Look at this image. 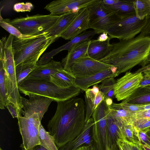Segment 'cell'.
Instances as JSON below:
<instances>
[{
	"instance_id": "obj_1",
	"label": "cell",
	"mask_w": 150,
	"mask_h": 150,
	"mask_svg": "<svg viewBox=\"0 0 150 150\" xmlns=\"http://www.w3.org/2000/svg\"><path fill=\"white\" fill-rule=\"evenodd\" d=\"M56 110L47 128L59 149L76 138L85 126V105L81 98L57 102Z\"/></svg>"
},
{
	"instance_id": "obj_2",
	"label": "cell",
	"mask_w": 150,
	"mask_h": 150,
	"mask_svg": "<svg viewBox=\"0 0 150 150\" xmlns=\"http://www.w3.org/2000/svg\"><path fill=\"white\" fill-rule=\"evenodd\" d=\"M108 54L99 60L117 69L118 76L140 65L143 67L150 58V35H138L132 39L111 44Z\"/></svg>"
},
{
	"instance_id": "obj_3",
	"label": "cell",
	"mask_w": 150,
	"mask_h": 150,
	"mask_svg": "<svg viewBox=\"0 0 150 150\" xmlns=\"http://www.w3.org/2000/svg\"><path fill=\"white\" fill-rule=\"evenodd\" d=\"M45 33L26 39L14 36L12 47L15 67L20 64H36L49 46L58 39L48 37Z\"/></svg>"
},
{
	"instance_id": "obj_4",
	"label": "cell",
	"mask_w": 150,
	"mask_h": 150,
	"mask_svg": "<svg viewBox=\"0 0 150 150\" xmlns=\"http://www.w3.org/2000/svg\"><path fill=\"white\" fill-rule=\"evenodd\" d=\"M19 91L25 96L29 94L41 95L56 102L64 101L79 95L81 89L73 86L67 88L58 86L50 81H39L25 79L18 85Z\"/></svg>"
},
{
	"instance_id": "obj_5",
	"label": "cell",
	"mask_w": 150,
	"mask_h": 150,
	"mask_svg": "<svg viewBox=\"0 0 150 150\" xmlns=\"http://www.w3.org/2000/svg\"><path fill=\"white\" fill-rule=\"evenodd\" d=\"M0 62L2 64L4 71L8 101L15 105L21 112L23 109L21 96L17 83L12 43L8 42L4 44L0 54Z\"/></svg>"
},
{
	"instance_id": "obj_6",
	"label": "cell",
	"mask_w": 150,
	"mask_h": 150,
	"mask_svg": "<svg viewBox=\"0 0 150 150\" xmlns=\"http://www.w3.org/2000/svg\"><path fill=\"white\" fill-rule=\"evenodd\" d=\"M59 16L37 14L12 20L4 19L17 28L23 34L36 36L46 33L55 23Z\"/></svg>"
},
{
	"instance_id": "obj_7",
	"label": "cell",
	"mask_w": 150,
	"mask_h": 150,
	"mask_svg": "<svg viewBox=\"0 0 150 150\" xmlns=\"http://www.w3.org/2000/svg\"><path fill=\"white\" fill-rule=\"evenodd\" d=\"M87 8L89 12V28L93 29L97 34L107 32L121 17L106 7L101 0H96Z\"/></svg>"
},
{
	"instance_id": "obj_8",
	"label": "cell",
	"mask_w": 150,
	"mask_h": 150,
	"mask_svg": "<svg viewBox=\"0 0 150 150\" xmlns=\"http://www.w3.org/2000/svg\"><path fill=\"white\" fill-rule=\"evenodd\" d=\"M108 112V106L103 100L92 116L94 122L92 136L96 150H112L106 126V115Z\"/></svg>"
},
{
	"instance_id": "obj_9",
	"label": "cell",
	"mask_w": 150,
	"mask_h": 150,
	"mask_svg": "<svg viewBox=\"0 0 150 150\" xmlns=\"http://www.w3.org/2000/svg\"><path fill=\"white\" fill-rule=\"evenodd\" d=\"M147 16L144 19L137 18L135 13L122 16L107 31L110 39L120 40L132 39L140 33L146 25Z\"/></svg>"
},
{
	"instance_id": "obj_10",
	"label": "cell",
	"mask_w": 150,
	"mask_h": 150,
	"mask_svg": "<svg viewBox=\"0 0 150 150\" xmlns=\"http://www.w3.org/2000/svg\"><path fill=\"white\" fill-rule=\"evenodd\" d=\"M17 119L19 129L22 139L21 145L22 150H28L40 144L39 128L41 120L39 115L35 114L25 117L21 115Z\"/></svg>"
},
{
	"instance_id": "obj_11",
	"label": "cell",
	"mask_w": 150,
	"mask_h": 150,
	"mask_svg": "<svg viewBox=\"0 0 150 150\" xmlns=\"http://www.w3.org/2000/svg\"><path fill=\"white\" fill-rule=\"evenodd\" d=\"M142 73L127 71L116 80L114 89V96L118 101L124 100L139 88L142 79Z\"/></svg>"
},
{
	"instance_id": "obj_12",
	"label": "cell",
	"mask_w": 150,
	"mask_h": 150,
	"mask_svg": "<svg viewBox=\"0 0 150 150\" xmlns=\"http://www.w3.org/2000/svg\"><path fill=\"white\" fill-rule=\"evenodd\" d=\"M112 67L87 56L74 62L71 66L70 71L76 78H85Z\"/></svg>"
},
{
	"instance_id": "obj_13",
	"label": "cell",
	"mask_w": 150,
	"mask_h": 150,
	"mask_svg": "<svg viewBox=\"0 0 150 150\" xmlns=\"http://www.w3.org/2000/svg\"><path fill=\"white\" fill-rule=\"evenodd\" d=\"M29 99L21 96L23 110L21 111L23 116L28 117L33 114L38 115L41 120L47 112L53 100L48 97L38 95L29 94Z\"/></svg>"
},
{
	"instance_id": "obj_14",
	"label": "cell",
	"mask_w": 150,
	"mask_h": 150,
	"mask_svg": "<svg viewBox=\"0 0 150 150\" xmlns=\"http://www.w3.org/2000/svg\"><path fill=\"white\" fill-rule=\"evenodd\" d=\"M96 0H57L47 4L44 8L50 14L60 16L69 12H78L82 8L88 6Z\"/></svg>"
},
{
	"instance_id": "obj_15",
	"label": "cell",
	"mask_w": 150,
	"mask_h": 150,
	"mask_svg": "<svg viewBox=\"0 0 150 150\" xmlns=\"http://www.w3.org/2000/svg\"><path fill=\"white\" fill-rule=\"evenodd\" d=\"M89 12L87 7L82 8L78 12L75 19L68 28L60 35V37L71 40L89 29Z\"/></svg>"
},
{
	"instance_id": "obj_16",
	"label": "cell",
	"mask_w": 150,
	"mask_h": 150,
	"mask_svg": "<svg viewBox=\"0 0 150 150\" xmlns=\"http://www.w3.org/2000/svg\"><path fill=\"white\" fill-rule=\"evenodd\" d=\"M96 34L94 30L84 31L64 45L53 49L50 52L45 53L37 62L36 65L40 66L48 64L54 55L64 50H67L68 52L78 44L86 40H91L93 36Z\"/></svg>"
},
{
	"instance_id": "obj_17",
	"label": "cell",
	"mask_w": 150,
	"mask_h": 150,
	"mask_svg": "<svg viewBox=\"0 0 150 150\" xmlns=\"http://www.w3.org/2000/svg\"><path fill=\"white\" fill-rule=\"evenodd\" d=\"M116 72L117 69L113 66L88 77L76 78L74 81V85L85 91L90 86L101 82L107 78L118 76Z\"/></svg>"
},
{
	"instance_id": "obj_18",
	"label": "cell",
	"mask_w": 150,
	"mask_h": 150,
	"mask_svg": "<svg viewBox=\"0 0 150 150\" xmlns=\"http://www.w3.org/2000/svg\"><path fill=\"white\" fill-rule=\"evenodd\" d=\"M94 122L92 117L85 123L80 134L74 139L59 148V150H76L84 145L93 143L92 130Z\"/></svg>"
},
{
	"instance_id": "obj_19",
	"label": "cell",
	"mask_w": 150,
	"mask_h": 150,
	"mask_svg": "<svg viewBox=\"0 0 150 150\" xmlns=\"http://www.w3.org/2000/svg\"><path fill=\"white\" fill-rule=\"evenodd\" d=\"M63 68L61 62L52 59L47 64L36 65L35 69L26 79L39 81H50L51 75L57 70Z\"/></svg>"
},
{
	"instance_id": "obj_20",
	"label": "cell",
	"mask_w": 150,
	"mask_h": 150,
	"mask_svg": "<svg viewBox=\"0 0 150 150\" xmlns=\"http://www.w3.org/2000/svg\"><path fill=\"white\" fill-rule=\"evenodd\" d=\"M91 40H86L78 44L68 52L61 62L65 70L71 73L70 67L72 64L79 59L88 56V50Z\"/></svg>"
},
{
	"instance_id": "obj_21",
	"label": "cell",
	"mask_w": 150,
	"mask_h": 150,
	"mask_svg": "<svg viewBox=\"0 0 150 150\" xmlns=\"http://www.w3.org/2000/svg\"><path fill=\"white\" fill-rule=\"evenodd\" d=\"M78 12H71L60 16L55 23L47 31L45 35L48 37L58 39L61 34L68 28L75 19Z\"/></svg>"
},
{
	"instance_id": "obj_22",
	"label": "cell",
	"mask_w": 150,
	"mask_h": 150,
	"mask_svg": "<svg viewBox=\"0 0 150 150\" xmlns=\"http://www.w3.org/2000/svg\"><path fill=\"white\" fill-rule=\"evenodd\" d=\"M108 107L110 114L120 126L133 124L135 122V113L125 110L120 103H113Z\"/></svg>"
},
{
	"instance_id": "obj_23",
	"label": "cell",
	"mask_w": 150,
	"mask_h": 150,
	"mask_svg": "<svg viewBox=\"0 0 150 150\" xmlns=\"http://www.w3.org/2000/svg\"><path fill=\"white\" fill-rule=\"evenodd\" d=\"M109 37L106 41L100 42L97 40H91L88 50V56L97 60L104 58L109 53L112 48Z\"/></svg>"
},
{
	"instance_id": "obj_24",
	"label": "cell",
	"mask_w": 150,
	"mask_h": 150,
	"mask_svg": "<svg viewBox=\"0 0 150 150\" xmlns=\"http://www.w3.org/2000/svg\"><path fill=\"white\" fill-rule=\"evenodd\" d=\"M101 1L106 7L115 12L120 16L135 13L133 1L124 0Z\"/></svg>"
},
{
	"instance_id": "obj_25",
	"label": "cell",
	"mask_w": 150,
	"mask_h": 150,
	"mask_svg": "<svg viewBox=\"0 0 150 150\" xmlns=\"http://www.w3.org/2000/svg\"><path fill=\"white\" fill-rule=\"evenodd\" d=\"M106 126L112 150H119L117 141L118 139H124L120 126L115 122L109 113L106 115Z\"/></svg>"
},
{
	"instance_id": "obj_26",
	"label": "cell",
	"mask_w": 150,
	"mask_h": 150,
	"mask_svg": "<svg viewBox=\"0 0 150 150\" xmlns=\"http://www.w3.org/2000/svg\"><path fill=\"white\" fill-rule=\"evenodd\" d=\"M75 79L71 73L63 68L57 70L51 75L50 81L58 86L67 88L74 86Z\"/></svg>"
},
{
	"instance_id": "obj_27",
	"label": "cell",
	"mask_w": 150,
	"mask_h": 150,
	"mask_svg": "<svg viewBox=\"0 0 150 150\" xmlns=\"http://www.w3.org/2000/svg\"><path fill=\"white\" fill-rule=\"evenodd\" d=\"M122 102L137 104L150 103V86L139 88L131 95Z\"/></svg>"
},
{
	"instance_id": "obj_28",
	"label": "cell",
	"mask_w": 150,
	"mask_h": 150,
	"mask_svg": "<svg viewBox=\"0 0 150 150\" xmlns=\"http://www.w3.org/2000/svg\"><path fill=\"white\" fill-rule=\"evenodd\" d=\"M124 139L128 143L140 144H142L138 131L133 124H128L120 126Z\"/></svg>"
},
{
	"instance_id": "obj_29",
	"label": "cell",
	"mask_w": 150,
	"mask_h": 150,
	"mask_svg": "<svg viewBox=\"0 0 150 150\" xmlns=\"http://www.w3.org/2000/svg\"><path fill=\"white\" fill-rule=\"evenodd\" d=\"M40 144L48 150H59L55 139L48 131H47L40 123L39 128Z\"/></svg>"
},
{
	"instance_id": "obj_30",
	"label": "cell",
	"mask_w": 150,
	"mask_h": 150,
	"mask_svg": "<svg viewBox=\"0 0 150 150\" xmlns=\"http://www.w3.org/2000/svg\"><path fill=\"white\" fill-rule=\"evenodd\" d=\"M137 17L144 19L150 15V0H136L133 1Z\"/></svg>"
},
{
	"instance_id": "obj_31",
	"label": "cell",
	"mask_w": 150,
	"mask_h": 150,
	"mask_svg": "<svg viewBox=\"0 0 150 150\" xmlns=\"http://www.w3.org/2000/svg\"><path fill=\"white\" fill-rule=\"evenodd\" d=\"M36 64H20L15 67V72L18 85L25 80L35 69Z\"/></svg>"
},
{
	"instance_id": "obj_32",
	"label": "cell",
	"mask_w": 150,
	"mask_h": 150,
	"mask_svg": "<svg viewBox=\"0 0 150 150\" xmlns=\"http://www.w3.org/2000/svg\"><path fill=\"white\" fill-rule=\"evenodd\" d=\"M8 103L4 71L2 64L0 62V108L4 109Z\"/></svg>"
},
{
	"instance_id": "obj_33",
	"label": "cell",
	"mask_w": 150,
	"mask_h": 150,
	"mask_svg": "<svg viewBox=\"0 0 150 150\" xmlns=\"http://www.w3.org/2000/svg\"><path fill=\"white\" fill-rule=\"evenodd\" d=\"M0 25L14 37L20 39H26L32 38L35 36L25 35L22 34L17 28L6 21L0 16Z\"/></svg>"
},
{
	"instance_id": "obj_34",
	"label": "cell",
	"mask_w": 150,
	"mask_h": 150,
	"mask_svg": "<svg viewBox=\"0 0 150 150\" xmlns=\"http://www.w3.org/2000/svg\"><path fill=\"white\" fill-rule=\"evenodd\" d=\"M116 81L114 77L107 78L101 82L98 86L99 91L102 93L105 97L106 94L110 90L114 89Z\"/></svg>"
},
{
	"instance_id": "obj_35",
	"label": "cell",
	"mask_w": 150,
	"mask_h": 150,
	"mask_svg": "<svg viewBox=\"0 0 150 150\" xmlns=\"http://www.w3.org/2000/svg\"><path fill=\"white\" fill-rule=\"evenodd\" d=\"M33 7V4L30 2H19L14 5L13 8L15 11L17 12H30Z\"/></svg>"
},
{
	"instance_id": "obj_36",
	"label": "cell",
	"mask_w": 150,
	"mask_h": 150,
	"mask_svg": "<svg viewBox=\"0 0 150 150\" xmlns=\"http://www.w3.org/2000/svg\"><path fill=\"white\" fill-rule=\"evenodd\" d=\"M120 104L123 108L132 112L136 113L143 111L142 104H130L122 102Z\"/></svg>"
},
{
	"instance_id": "obj_37",
	"label": "cell",
	"mask_w": 150,
	"mask_h": 150,
	"mask_svg": "<svg viewBox=\"0 0 150 150\" xmlns=\"http://www.w3.org/2000/svg\"><path fill=\"white\" fill-rule=\"evenodd\" d=\"M85 101L86 122L91 117L95 110L94 107L93 103L88 98H86L85 96Z\"/></svg>"
},
{
	"instance_id": "obj_38",
	"label": "cell",
	"mask_w": 150,
	"mask_h": 150,
	"mask_svg": "<svg viewBox=\"0 0 150 150\" xmlns=\"http://www.w3.org/2000/svg\"><path fill=\"white\" fill-rule=\"evenodd\" d=\"M133 124L137 130H148L150 127V119L138 120Z\"/></svg>"
},
{
	"instance_id": "obj_39",
	"label": "cell",
	"mask_w": 150,
	"mask_h": 150,
	"mask_svg": "<svg viewBox=\"0 0 150 150\" xmlns=\"http://www.w3.org/2000/svg\"><path fill=\"white\" fill-rule=\"evenodd\" d=\"M98 84L94 85L92 88H88L85 91V96L89 98L93 103L96 96L99 92Z\"/></svg>"
},
{
	"instance_id": "obj_40",
	"label": "cell",
	"mask_w": 150,
	"mask_h": 150,
	"mask_svg": "<svg viewBox=\"0 0 150 150\" xmlns=\"http://www.w3.org/2000/svg\"><path fill=\"white\" fill-rule=\"evenodd\" d=\"M137 131L142 143L150 146V137L146 133L148 130H137Z\"/></svg>"
},
{
	"instance_id": "obj_41",
	"label": "cell",
	"mask_w": 150,
	"mask_h": 150,
	"mask_svg": "<svg viewBox=\"0 0 150 150\" xmlns=\"http://www.w3.org/2000/svg\"><path fill=\"white\" fill-rule=\"evenodd\" d=\"M142 79L140 83V87L150 86V70L142 73Z\"/></svg>"
},
{
	"instance_id": "obj_42",
	"label": "cell",
	"mask_w": 150,
	"mask_h": 150,
	"mask_svg": "<svg viewBox=\"0 0 150 150\" xmlns=\"http://www.w3.org/2000/svg\"><path fill=\"white\" fill-rule=\"evenodd\" d=\"M13 118H17L21 115L20 111L13 104L9 103L6 107Z\"/></svg>"
},
{
	"instance_id": "obj_43",
	"label": "cell",
	"mask_w": 150,
	"mask_h": 150,
	"mask_svg": "<svg viewBox=\"0 0 150 150\" xmlns=\"http://www.w3.org/2000/svg\"><path fill=\"white\" fill-rule=\"evenodd\" d=\"M135 115L136 121L141 119H150V109L135 113Z\"/></svg>"
},
{
	"instance_id": "obj_44",
	"label": "cell",
	"mask_w": 150,
	"mask_h": 150,
	"mask_svg": "<svg viewBox=\"0 0 150 150\" xmlns=\"http://www.w3.org/2000/svg\"><path fill=\"white\" fill-rule=\"evenodd\" d=\"M139 35L142 36L150 35V15L147 16L146 23L141 32Z\"/></svg>"
},
{
	"instance_id": "obj_45",
	"label": "cell",
	"mask_w": 150,
	"mask_h": 150,
	"mask_svg": "<svg viewBox=\"0 0 150 150\" xmlns=\"http://www.w3.org/2000/svg\"><path fill=\"white\" fill-rule=\"evenodd\" d=\"M117 144L120 146L123 150H132L130 144L124 139H118Z\"/></svg>"
},
{
	"instance_id": "obj_46",
	"label": "cell",
	"mask_w": 150,
	"mask_h": 150,
	"mask_svg": "<svg viewBox=\"0 0 150 150\" xmlns=\"http://www.w3.org/2000/svg\"><path fill=\"white\" fill-rule=\"evenodd\" d=\"M105 96L104 94L101 92L99 91L98 93L95 98L94 102V107L95 110L98 106L99 104L104 100H105Z\"/></svg>"
},
{
	"instance_id": "obj_47",
	"label": "cell",
	"mask_w": 150,
	"mask_h": 150,
	"mask_svg": "<svg viewBox=\"0 0 150 150\" xmlns=\"http://www.w3.org/2000/svg\"><path fill=\"white\" fill-rule=\"evenodd\" d=\"M76 150H96L93 143L89 145L82 146Z\"/></svg>"
},
{
	"instance_id": "obj_48",
	"label": "cell",
	"mask_w": 150,
	"mask_h": 150,
	"mask_svg": "<svg viewBox=\"0 0 150 150\" xmlns=\"http://www.w3.org/2000/svg\"><path fill=\"white\" fill-rule=\"evenodd\" d=\"M107 32H104L99 36L97 39L100 42H104L106 41L109 38Z\"/></svg>"
},
{
	"instance_id": "obj_49",
	"label": "cell",
	"mask_w": 150,
	"mask_h": 150,
	"mask_svg": "<svg viewBox=\"0 0 150 150\" xmlns=\"http://www.w3.org/2000/svg\"><path fill=\"white\" fill-rule=\"evenodd\" d=\"M150 70V62L144 66L142 67L135 71L136 73H142L147 71Z\"/></svg>"
},
{
	"instance_id": "obj_50",
	"label": "cell",
	"mask_w": 150,
	"mask_h": 150,
	"mask_svg": "<svg viewBox=\"0 0 150 150\" xmlns=\"http://www.w3.org/2000/svg\"><path fill=\"white\" fill-rule=\"evenodd\" d=\"M28 150H48L40 144L36 145Z\"/></svg>"
},
{
	"instance_id": "obj_51",
	"label": "cell",
	"mask_w": 150,
	"mask_h": 150,
	"mask_svg": "<svg viewBox=\"0 0 150 150\" xmlns=\"http://www.w3.org/2000/svg\"><path fill=\"white\" fill-rule=\"evenodd\" d=\"M129 143L131 144L132 150H142L140 147V144Z\"/></svg>"
},
{
	"instance_id": "obj_52",
	"label": "cell",
	"mask_w": 150,
	"mask_h": 150,
	"mask_svg": "<svg viewBox=\"0 0 150 150\" xmlns=\"http://www.w3.org/2000/svg\"><path fill=\"white\" fill-rule=\"evenodd\" d=\"M114 96V89L110 91L106 95L105 98H110L112 99Z\"/></svg>"
},
{
	"instance_id": "obj_53",
	"label": "cell",
	"mask_w": 150,
	"mask_h": 150,
	"mask_svg": "<svg viewBox=\"0 0 150 150\" xmlns=\"http://www.w3.org/2000/svg\"><path fill=\"white\" fill-rule=\"evenodd\" d=\"M105 100L108 106L111 105L113 103L112 99L110 98H105Z\"/></svg>"
},
{
	"instance_id": "obj_54",
	"label": "cell",
	"mask_w": 150,
	"mask_h": 150,
	"mask_svg": "<svg viewBox=\"0 0 150 150\" xmlns=\"http://www.w3.org/2000/svg\"><path fill=\"white\" fill-rule=\"evenodd\" d=\"M142 145L145 150H150V146L144 144H142Z\"/></svg>"
},
{
	"instance_id": "obj_55",
	"label": "cell",
	"mask_w": 150,
	"mask_h": 150,
	"mask_svg": "<svg viewBox=\"0 0 150 150\" xmlns=\"http://www.w3.org/2000/svg\"><path fill=\"white\" fill-rule=\"evenodd\" d=\"M140 146L142 150H145L142 146V144H140Z\"/></svg>"
},
{
	"instance_id": "obj_56",
	"label": "cell",
	"mask_w": 150,
	"mask_h": 150,
	"mask_svg": "<svg viewBox=\"0 0 150 150\" xmlns=\"http://www.w3.org/2000/svg\"><path fill=\"white\" fill-rule=\"evenodd\" d=\"M147 134L150 137V131H147L146 132Z\"/></svg>"
},
{
	"instance_id": "obj_57",
	"label": "cell",
	"mask_w": 150,
	"mask_h": 150,
	"mask_svg": "<svg viewBox=\"0 0 150 150\" xmlns=\"http://www.w3.org/2000/svg\"><path fill=\"white\" fill-rule=\"evenodd\" d=\"M117 146L119 148V150H123L120 146L118 145H117Z\"/></svg>"
},
{
	"instance_id": "obj_58",
	"label": "cell",
	"mask_w": 150,
	"mask_h": 150,
	"mask_svg": "<svg viewBox=\"0 0 150 150\" xmlns=\"http://www.w3.org/2000/svg\"><path fill=\"white\" fill-rule=\"evenodd\" d=\"M148 131H150V127L148 129Z\"/></svg>"
},
{
	"instance_id": "obj_59",
	"label": "cell",
	"mask_w": 150,
	"mask_h": 150,
	"mask_svg": "<svg viewBox=\"0 0 150 150\" xmlns=\"http://www.w3.org/2000/svg\"><path fill=\"white\" fill-rule=\"evenodd\" d=\"M0 150H3L1 148H0Z\"/></svg>"
}]
</instances>
